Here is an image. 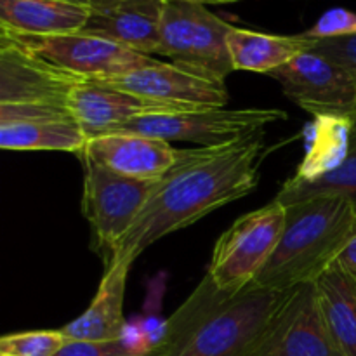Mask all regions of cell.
<instances>
[{
  "label": "cell",
  "mask_w": 356,
  "mask_h": 356,
  "mask_svg": "<svg viewBox=\"0 0 356 356\" xmlns=\"http://www.w3.org/2000/svg\"><path fill=\"white\" fill-rule=\"evenodd\" d=\"M268 152L263 131L228 145L179 149L177 162L156 181L141 214L111 252L110 263L134 261L156 240L256 190Z\"/></svg>",
  "instance_id": "6da1fadb"
},
{
  "label": "cell",
  "mask_w": 356,
  "mask_h": 356,
  "mask_svg": "<svg viewBox=\"0 0 356 356\" xmlns=\"http://www.w3.org/2000/svg\"><path fill=\"white\" fill-rule=\"evenodd\" d=\"M291 292L249 285L226 294L205 275L146 356H249Z\"/></svg>",
  "instance_id": "7a4b0ae2"
},
{
  "label": "cell",
  "mask_w": 356,
  "mask_h": 356,
  "mask_svg": "<svg viewBox=\"0 0 356 356\" xmlns=\"http://www.w3.org/2000/svg\"><path fill=\"white\" fill-rule=\"evenodd\" d=\"M285 211L280 242L252 287L287 292L315 282L356 232V207L346 197H316Z\"/></svg>",
  "instance_id": "3957f363"
},
{
  "label": "cell",
  "mask_w": 356,
  "mask_h": 356,
  "mask_svg": "<svg viewBox=\"0 0 356 356\" xmlns=\"http://www.w3.org/2000/svg\"><path fill=\"white\" fill-rule=\"evenodd\" d=\"M233 24L226 23L204 3L165 0L160 23L159 54L177 68L216 82L235 72L228 47Z\"/></svg>",
  "instance_id": "277c9868"
},
{
  "label": "cell",
  "mask_w": 356,
  "mask_h": 356,
  "mask_svg": "<svg viewBox=\"0 0 356 356\" xmlns=\"http://www.w3.org/2000/svg\"><path fill=\"white\" fill-rule=\"evenodd\" d=\"M285 207L277 200L236 219L216 242L207 275L219 291L238 294L270 261L285 226Z\"/></svg>",
  "instance_id": "5b68a950"
},
{
  "label": "cell",
  "mask_w": 356,
  "mask_h": 356,
  "mask_svg": "<svg viewBox=\"0 0 356 356\" xmlns=\"http://www.w3.org/2000/svg\"><path fill=\"white\" fill-rule=\"evenodd\" d=\"M285 118L287 113L277 108H200L177 113L143 115L115 132H136L169 143L190 141L202 146H219L264 131L266 125Z\"/></svg>",
  "instance_id": "8992f818"
},
{
  "label": "cell",
  "mask_w": 356,
  "mask_h": 356,
  "mask_svg": "<svg viewBox=\"0 0 356 356\" xmlns=\"http://www.w3.org/2000/svg\"><path fill=\"white\" fill-rule=\"evenodd\" d=\"M83 165L82 214L92 229L94 249L108 264L117 243L141 214L156 181L131 179L92 162Z\"/></svg>",
  "instance_id": "52a82bcc"
},
{
  "label": "cell",
  "mask_w": 356,
  "mask_h": 356,
  "mask_svg": "<svg viewBox=\"0 0 356 356\" xmlns=\"http://www.w3.org/2000/svg\"><path fill=\"white\" fill-rule=\"evenodd\" d=\"M0 31L38 58L83 79H115L159 63L152 56L82 31L65 35H21L2 28Z\"/></svg>",
  "instance_id": "ba28073f"
},
{
  "label": "cell",
  "mask_w": 356,
  "mask_h": 356,
  "mask_svg": "<svg viewBox=\"0 0 356 356\" xmlns=\"http://www.w3.org/2000/svg\"><path fill=\"white\" fill-rule=\"evenodd\" d=\"M249 356H344L327 327L313 282L292 289Z\"/></svg>",
  "instance_id": "9c48e42d"
},
{
  "label": "cell",
  "mask_w": 356,
  "mask_h": 356,
  "mask_svg": "<svg viewBox=\"0 0 356 356\" xmlns=\"http://www.w3.org/2000/svg\"><path fill=\"white\" fill-rule=\"evenodd\" d=\"M285 96L312 115L348 117L356 122V82L353 76L322 54L306 51L270 73Z\"/></svg>",
  "instance_id": "30bf717a"
},
{
  "label": "cell",
  "mask_w": 356,
  "mask_h": 356,
  "mask_svg": "<svg viewBox=\"0 0 356 356\" xmlns=\"http://www.w3.org/2000/svg\"><path fill=\"white\" fill-rule=\"evenodd\" d=\"M73 75L0 33V104H38L68 110Z\"/></svg>",
  "instance_id": "8fae6325"
},
{
  "label": "cell",
  "mask_w": 356,
  "mask_h": 356,
  "mask_svg": "<svg viewBox=\"0 0 356 356\" xmlns=\"http://www.w3.org/2000/svg\"><path fill=\"white\" fill-rule=\"evenodd\" d=\"M87 134L68 110L38 104H0V148L10 152H70L79 155Z\"/></svg>",
  "instance_id": "7c38bea8"
},
{
  "label": "cell",
  "mask_w": 356,
  "mask_h": 356,
  "mask_svg": "<svg viewBox=\"0 0 356 356\" xmlns=\"http://www.w3.org/2000/svg\"><path fill=\"white\" fill-rule=\"evenodd\" d=\"M104 82L145 99L170 104L181 111L225 108L229 99L225 82L202 79L162 61Z\"/></svg>",
  "instance_id": "4fadbf2b"
},
{
  "label": "cell",
  "mask_w": 356,
  "mask_h": 356,
  "mask_svg": "<svg viewBox=\"0 0 356 356\" xmlns=\"http://www.w3.org/2000/svg\"><path fill=\"white\" fill-rule=\"evenodd\" d=\"M82 162L106 167L111 172L139 181H159L177 162L179 149L169 141L136 132H108L87 139L79 153Z\"/></svg>",
  "instance_id": "5bb4252c"
},
{
  "label": "cell",
  "mask_w": 356,
  "mask_h": 356,
  "mask_svg": "<svg viewBox=\"0 0 356 356\" xmlns=\"http://www.w3.org/2000/svg\"><path fill=\"white\" fill-rule=\"evenodd\" d=\"M68 111L87 138H94L118 131L136 117L181 110L120 90L104 80L82 79L70 94Z\"/></svg>",
  "instance_id": "9a60e30c"
},
{
  "label": "cell",
  "mask_w": 356,
  "mask_h": 356,
  "mask_svg": "<svg viewBox=\"0 0 356 356\" xmlns=\"http://www.w3.org/2000/svg\"><path fill=\"white\" fill-rule=\"evenodd\" d=\"M165 0H106L90 6L82 33L117 42L141 54H159Z\"/></svg>",
  "instance_id": "2e32d148"
},
{
  "label": "cell",
  "mask_w": 356,
  "mask_h": 356,
  "mask_svg": "<svg viewBox=\"0 0 356 356\" xmlns=\"http://www.w3.org/2000/svg\"><path fill=\"white\" fill-rule=\"evenodd\" d=\"M132 263L131 259H115L108 264L89 308L61 329L66 339L106 343L124 337L127 329L124 316L125 285Z\"/></svg>",
  "instance_id": "e0dca14e"
},
{
  "label": "cell",
  "mask_w": 356,
  "mask_h": 356,
  "mask_svg": "<svg viewBox=\"0 0 356 356\" xmlns=\"http://www.w3.org/2000/svg\"><path fill=\"white\" fill-rule=\"evenodd\" d=\"M90 6L63 0H0V28L21 35H65L83 30Z\"/></svg>",
  "instance_id": "ac0fdd59"
},
{
  "label": "cell",
  "mask_w": 356,
  "mask_h": 356,
  "mask_svg": "<svg viewBox=\"0 0 356 356\" xmlns=\"http://www.w3.org/2000/svg\"><path fill=\"white\" fill-rule=\"evenodd\" d=\"M355 125L353 118L316 115L315 120L305 127L306 152L292 179L312 183L336 170L353 148Z\"/></svg>",
  "instance_id": "d6986e66"
},
{
  "label": "cell",
  "mask_w": 356,
  "mask_h": 356,
  "mask_svg": "<svg viewBox=\"0 0 356 356\" xmlns=\"http://www.w3.org/2000/svg\"><path fill=\"white\" fill-rule=\"evenodd\" d=\"M313 284L334 341L344 356H356V277L334 261Z\"/></svg>",
  "instance_id": "ffe728a7"
},
{
  "label": "cell",
  "mask_w": 356,
  "mask_h": 356,
  "mask_svg": "<svg viewBox=\"0 0 356 356\" xmlns=\"http://www.w3.org/2000/svg\"><path fill=\"white\" fill-rule=\"evenodd\" d=\"M233 68L266 73L282 68L296 56L312 49V40L299 35H270L233 26L228 33Z\"/></svg>",
  "instance_id": "44dd1931"
},
{
  "label": "cell",
  "mask_w": 356,
  "mask_h": 356,
  "mask_svg": "<svg viewBox=\"0 0 356 356\" xmlns=\"http://www.w3.org/2000/svg\"><path fill=\"white\" fill-rule=\"evenodd\" d=\"M316 197H346L356 207V148H351L348 159L336 170L312 183H299L292 177L287 179L282 184L275 200L289 207Z\"/></svg>",
  "instance_id": "7402d4cb"
},
{
  "label": "cell",
  "mask_w": 356,
  "mask_h": 356,
  "mask_svg": "<svg viewBox=\"0 0 356 356\" xmlns=\"http://www.w3.org/2000/svg\"><path fill=\"white\" fill-rule=\"evenodd\" d=\"M68 343L61 330H30L0 339V356H56Z\"/></svg>",
  "instance_id": "603a6c76"
},
{
  "label": "cell",
  "mask_w": 356,
  "mask_h": 356,
  "mask_svg": "<svg viewBox=\"0 0 356 356\" xmlns=\"http://www.w3.org/2000/svg\"><path fill=\"white\" fill-rule=\"evenodd\" d=\"M351 35H356V13L348 9H330L322 14L316 23L302 33V37L309 40H320V38L351 37Z\"/></svg>",
  "instance_id": "cb8c5ba5"
},
{
  "label": "cell",
  "mask_w": 356,
  "mask_h": 356,
  "mask_svg": "<svg viewBox=\"0 0 356 356\" xmlns=\"http://www.w3.org/2000/svg\"><path fill=\"white\" fill-rule=\"evenodd\" d=\"M309 51L325 56L330 61L343 66L356 82V35L312 40V49Z\"/></svg>",
  "instance_id": "d4e9b609"
},
{
  "label": "cell",
  "mask_w": 356,
  "mask_h": 356,
  "mask_svg": "<svg viewBox=\"0 0 356 356\" xmlns=\"http://www.w3.org/2000/svg\"><path fill=\"white\" fill-rule=\"evenodd\" d=\"M56 356H143L132 351L122 339L106 343L90 341H68Z\"/></svg>",
  "instance_id": "484cf974"
},
{
  "label": "cell",
  "mask_w": 356,
  "mask_h": 356,
  "mask_svg": "<svg viewBox=\"0 0 356 356\" xmlns=\"http://www.w3.org/2000/svg\"><path fill=\"white\" fill-rule=\"evenodd\" d=\"M337 261H339V263L343 264V266L346 268L351 275H355L356 277V232L353 233V236L348 240V243L344 245V249L341 250Z\"/></svg>",
  "instance_id": "4316f807"
},
{
  "label": "cell",
  "mask_w": 356,
  "mask_h": 356,
  "mask_svg": "<svg viewBox=\"0 0 356 356\" xmlns=\"http://www.w3.org/2000/svg\"><path fill=\"white\" fill-rule=\"evenodd\" d=\"M228 2H236V0H204V3H228Z\"/></svg>",
  "instance_id": "83f0119b"
},
{
  "label": "cell",
  "mask_w": 356,
  "mask_h": 356,
  "mask_svg": "<svg viewBox=\"0 0 356 356\" xmlns=\"http://www.w3.org/2000/svg\"><path fill=\"white\" fill-rule=\"evenodd\" d=\"M63 2H72V3H82V6H90V0H63Z\"/></svg>",
  "instance_id": "f1b7e54d"
},
{
  "label": "cell",
  "mask_w": 356,
  "mask_h": 356,
  "mask_svg": "<svg viewBox=\"0 0 356 356\" xmlns=\"http://www.w3.org/2000/svg\"><path fill=\"white\" fill-rule=\"evenodd\" d=\"M353 148H356V125H355V132H353Z\"/></svg>",
  "instance_id": "f546056e"
},
{
  "label": "cell",
  "mask_w": 356,
  "mask_h": 356,
  "mask_svg": "<svg viewBox=\"0 0 356 356\" xmlns=\"http://www.w3.org/2000/svg\"><path fill=\"white\" fill-rule=\"evenodd\" d=\"M99 2H106V0H90V6H94V3H99Z\"/></svg>",
  "instance_id": "4dcf8cb0"
}]
</instances>
